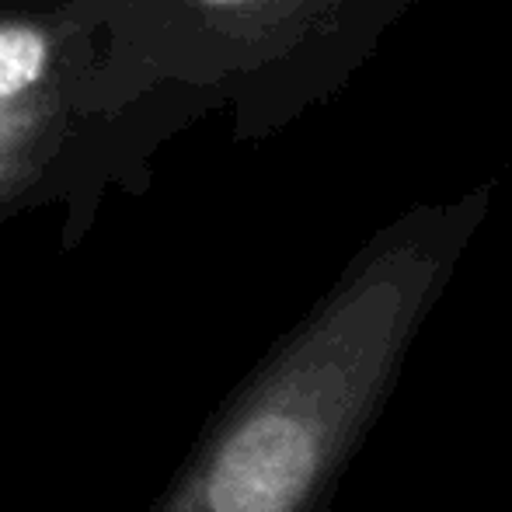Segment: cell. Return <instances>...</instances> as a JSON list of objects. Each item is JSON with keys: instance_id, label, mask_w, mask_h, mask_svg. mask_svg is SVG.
Listing matches in <instances>:
<instances>
[{"instance_id": "obj_3", "label": "cell", "mask_w": 512, "mask_h": 512, "mask_svg": "<svg viewBox=\"0 0 512 512\" xmlns=\"http://www.w3.org/2000/svg\"><path fill=\"white\" fill-rule=\"evenodd\" d=\"M70 112V60L60 25L0 14V216L49 168Z\"/></svg>"}, {"instance_id": "obj_2", "label": "cell", "mask_w": 512, "mask_h": 512, "mask_svg": "<svg viewBox=\"0 0 512 512\" xmlns=\"http://www.w3.org/2000/svg\"><path fill=\"white\" fill-rule=\"evenodd\" d=\"M418 0H168L199 88L234 98L265 136L331 102Z\"/></svg>"}, {"instance_id": "obj_1", "label": "cell", "mask_w": 512, "mask_h": 512, "mask_svg": "<svg viewBox=\"0 0 512 512\" xmlns=\"http://www.w3.org/2000/svg\"><path fill=\"white\" fill-rule=\"evenodd\" d=\"M492 206L495 182H478L373 230L216 405L150 512H331Z\"/></svg>"}]
</instances>
